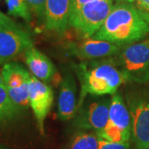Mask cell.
Here are the masks:
<instances>
[{
    "label": "cell",
    "mask_w": 149,
    "mask_h": 149,
    "mask_svg": "<svg viewBox=\"0 0 149 149\" xmlns=\"http://www.w3.org/2000/svg\"><path fill=\"white\" fill-rule=\"evenodd\" d=\"M73 69L80 84L77 109L88 95H114L118 87L125 83L121 72L111 57L74 63Z\"/></svg>",
    "instance_id": "cell-2"
},
{
    "label": "cell",
    "mask_w": 149,
    "mask_h": 149,
    "mask_svg": "<svg viewBox=\"0 0 149 149\" xmlns=\"http://www.w3.org/2000/svg\"><path fill=\"white\" fill-rule=\"evenodd\" d=\"M99 149H130V143H110L99 139Z\"/></svg>",
    "instance_id": "cell-19"
},
{
    "label": "cell",
    "mask_w": 149,
    "mask_h": 149,
    "mask_svg": "<svg viewBox=\"0 0 149 149\" xmlns=\"http://www.w3.org/2000/svg\"><path fill=\"white\" fill-rule=\"evenodd\" d=\"M120 49L121 47L115 44L93 37L68 43L67 45L69 55L85 61L109 58L116 56Z\"/></svg>",
    "instance_id": "cell-11"
},
{
    "label": "cell",
    "mask_w": 149,
    "mask_h": 149,
    "mask_svg": "<svg viewBox=\"0 0 149 149\" xmlns=\"http://www.w3.org/2000/svg\"><path fill=\"white\" fill-rule=\"evenodd\" d=\"M24 58L30 73L45 83L55 78L57 70L51 59L32 46L24 52Z\"/></svg>",
    "instance_id": "cell-14"
},
{
    "label": "cell",
    "mask_w": 149,
    "mask_h": 149,
    "mask_svg": "<svg viewBox=\"0 0 149 149\" xmlns=\"http://www.w3.org/2000/svg\"><path fill=\"white\" fill-rule=\"evenodd\" d=\"M1 73L4 86L12 100L22 112L29 107V80L31 73L18 62L9 61L3 65Z\"/></svg>",
    "instance_id": "cell-8"
},
{
    "label": "cell",
    "mask_w": 149,
    "mask_h": 149,
    "mask_svg": "<svg viewBox=\"0 0 149 149\" xmlns=\"http://www.w3.org/2000/svg\"><path fill=\"white\" fill-rule=\"evenodd\" d=\"M118 2L98 0L82 6L70 17V27L81 39L93 37L104 25Z\"/></svg>",
    "instance_id": "cell-4"
},
{
    "label": "cell",
    "mask_w": 149,
    "mask_h": 149,
    "mask_svg": "<svg viewBox=\"0 0 149 149\" xmlns=\"http://www.w3.org/2000/svg\"><path fill=\"white\" fill-rule=\"evenodd\" d=\"M0 149H8V148H4V147H0Z\"/></svg>",
    "instance_id": "cell-24"
},
{
    "label": "cell",
    "mask_w": 149,
    "mask_h": 149,
    "mask_svg": "<svg viewBox=\"0 0 149 149\" xmlns=\"http://www.w3.org/2000/svg\"><path fill=\"white\" fill-rule=\"evenodd\" d=\"M71 0H46L42 20L46 29L63 35L70 27Z\"/></svg>",
    "instance_id": "cell-12"
},
{
    "label": "cell",
    "mask_w": 149,
    "mask_h": 149,
    "mask_svg": "<svg viewBox=\"0 0 149 149\" xmlns=\"http://www.w3.org/2000/svg\"><path fill=\"white\" fill-rule=\"evenodd\" d=\"M110 103L111 97L88 95L77 109L72 125L84 131H101L109 120Z\"/></svg>",
    "instance_id": "cell-7"
},
{
    "label": "cell",
    "mask_w": 149,
    "mask_h": 149,
    "mask_svg": "<svg viewBox=\"0 0 149 149\" xmlns=\"http://www.w3.org/2000/svg\"><path fill=\"white\" fill-rule=\"evenodd\" d=\"M16 22H14L11 17L4 14L0 11V27H7V26H14L17 25Z\"/></svg>",
    "instance_id": "cell-21"
},
{
    "label": "cell",
    "mask_w": 149,
    "mask_h": 149,
    "mask_svg": "<svg viewBox=\"0 0 149 149\" xmlns=\"http://www.w3.org/2000/svg\"><path fill=\"white\" fill-rule=\"evenodd\" d=\"M148 149H149V146H148Z\"/></svg>",
    "instance_id": "cell-25"
},
{
    "label": "cell",
    "mask_w": 149,
    "mask_h": 149,
    "mask_svg": "<svg viewBox=\"0 0 149 149\" xmlns=\"http://www.w3.org/2000/svg\"><path fill=\"white\" fill-rule=\"evenodd\" d=\"M5 3L10 16L21 17L27 22L32 20V13L27 0H5Z\"/></svg>",
    "instance_id": "cell-17"
},
{
    "label": "cell",
    "mask_w": 149,
    "mask_h": 149,
    "mask_svg": "<svg viewBox=\"0 0 149 149\" xmlns=\"http://www.w3.org/2000/svg\"><path fill=\"white\" fill-rule=\"evenodd\" d=\"M32 14L42 19L46 0H27Z\"/></svg>",
    "instance_id": "cell-18"
},
{
    "label": "cell",
    "mask_w": 149,
    "mask_h": 149,
    "mask_svg": "<svg viewBox=\"0 0 149 149\" xmlns=\"http://www.w3.org/2000/svg\"><path fill=\"white\" fill-rule=\"evenodd\" d=\"M29 106L37 120V127L42 134H44L45 120L52 106L53 91L47 83L38 80L31 74L29 80Z\"/></svg>",
    "instance_id": "cell-10"
},
{
    "label": "cell",
    "mask_w": 149,
    "mask_h": 149,
    "mask_svg": "<svg viewBox=\"0 0 149 149\" xmlns=\"http://www.w3.org/2000/svg\"><path fill=\"white\" fill-rule=\"evenodd\" d=\"M139 8L149 13V0H134Z\"/></svg>",
    "instance_id": "cell-22"
},
{
    "label": "cell",
    "mask_w": 149,
    "mask_h": 149,
    "mask_svg": "<svg viewBox=\"0 0 149 149\" xmlns=\"http://www.w3.org/2000/svg\"><path fill=\"white\" fill-rule=\"evenodd\" d=\"M21 112L12 100L5 86L0 87V125L13 122Z\"/></svg>",
    "instance_id": "cell-15"
},
{
    "label": "cell",
    "mask_w": 149,
    "mask_h": 149,
    "mask_svg": "<svg viewBox=\"0 0 149 149\" xmlns=\"http://www.w3.org/2000/svg\"><path fill=\"white\" fill-rule=\"evenodd\" d=\"M68 149H99L97 133L80 130L72 137Z\"/></svg>",
    "instance_id": "cell-16"
},
{
    "label": "cell",
    "mask_w": 149,
    "mask_h": 149,
    "mask_svg": "<svg viewBox=\"0 0 149 149\" xmlns=\"http://www.w3.org/2000/svg\"><path fill=\"white\" fill-rule=\"evenodd\" d=\"M149 36V13L131 3H117L93 38L120 47L141 42Z\"/></svg>",
    "instance_id": "cell-1"
},
{
    "label": "cell",
    "mask_w": 149,
    "mask_h": 149,
    "mask_svg": "<svg viewBox=\"0 0 149 149\" xmlns=\"http://www.w3.org/2000/svg\"><path fill=\"white\" fill-rule=\"evenodd\" d=\"M32 46L31 35L18 24L0 27V65L12 61Z\"/></svg>",
    "instance_id": "cell-9"
},
{
    "label": "cell",
    "mask_w": 149,
    "mask_h": 149,
    "mask_svg": "<svg viewBox=\"0 0 149 149\" xmlns=\"http://www.w3.org/2000/svg\"><path fill=\"white\" fill-rule=\"evenodd\" d=\"M99 139L110 143L129 142L132 137V122L125 100L116 92L111 96L109 120L105 127L98 132Z\"/></svg>",
    "instance_id": "cell-6"
},
{
    "label": "cell",
    "mask_w": 149,
    "mask_h": 149,
    "mask_svg": "<svg viewBox=\"0 0 149 149\" xmlns=\"http://www.w3.org/2000/svg\"><path fill=\"white\" fill-rule=\"evenodd\" d=\"M2 86H4V83H3V80L1 70H0V87H2Z\"/></svg>",
    "instance_id": "cell-23"
},
{
    "label": "cell",
    "mask_w": 149,
    "mask_h": 149,
    "mask_svg": "<svg viewBox=\"0 0 149 149\" xmlns=\"http://www.w3.org/2000/svg\"><path fill=\"white\" fill-rule=\"evenodd\" d=\"M98 0H71V12H70V15H72L78 9H80L82 6H84L88 3L91 2H95ZM118 3H130L133 0H114Z\"/></svg>",
    "instance_id": "cell-20"
},
{
    "label": "cell",
    "mask_w": 149,
    "mask_h": 149,
    "mask_svg": "<svg viewBox=\"0 0 149 149\" xmlns=\"http://www.w3.org/2000/svg\"><path fill=\"white\" fill-rule=\"evenodd\" d=\"M0 1H1V0H0Z\"/></svg>",
    "instance_id": "cell-26"
},
{
    "label": "cell",
    "mask_w": 149,
    "mask_h": 149,
    "mask_svg": "<svg viewBox=\"0 0 149 149\" xmlns=\"http://www.w3.org/2000/svg\"><path fill=\"white\" fill-rule=\"evenodd\" d=\"M76 81L74 75L66 73L61 80L57 104V115L61 121L73 119L77 111Z\"/></svg>",
    "instance_id": "cell-13"
},
{
    "label": "cell",
    "mask_w": 149,
    "mask_h": 149,
    "mask_svg": "<svg viewBox=\"0 0 149 149\" xmlns=\"http://www.w3.org/2000/svg\"><path fill=\"white\" fill-rule=\"evenodd\" d=\"M111 59L125 82L145 84L149 81V37L123 47Z\"/></svg>",
    "instance_id": "cell-3"
},
{
    "label": "cell",
    "mask_w": 149,
    "mask_h": 149,
    "mask_svg": "<svg viewBox=\"0 0 149 149\" xmlns=\"http://www.w3.org/2000/svg\"><path fill=\"white\" fill-rule=\"evenodd\" d=\"M127 104L132 122V139L135 149H148L149 146V92L131 90L126 92Z\"/></svg>",
    "instance_id": "cell-5"
}]
</instances>
